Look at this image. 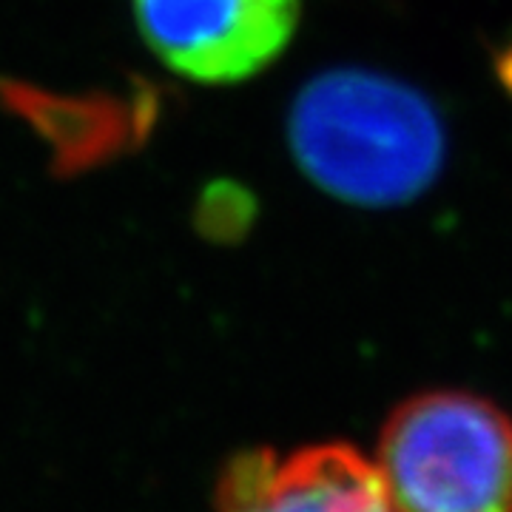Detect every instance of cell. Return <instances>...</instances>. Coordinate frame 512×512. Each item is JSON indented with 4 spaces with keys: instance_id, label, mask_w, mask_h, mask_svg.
Returning <instances> with one entry per match:
<instances>
[{
    "instance_id": "cell-5",
    "label": "cell",
    "mask_w": 512,
    "mask_h": 512,
    "mask_svg": "<svg viewBox=\"0 0 512 512\" xmlns=\"http://www.w3.org/2000/svg\"><path fill=\"white\" fill-rule=\"evenodd\" d=\"M6 103L55 148L60 168H86L134 146L154 120V100L57 97L29 86H3Z\"/></svg>"
},
{
    "instance_id": "cell-4",
    "label": "cell",
    "mask_w": 512,
    "mask_h": 512,
    "mask_svg": "<svg viewBox=\"0 0 512 512\" xmlns=\"http://www.w3.org/2000/svg\"><path fill=\"white\" fill-rule=\"evenodd\" d=\"M217 512H396L376 464L350 444H311L293 453L239 450L225 461Z\"/></svg>"
},
{
    "instance_id": "cell-2",
    "label": "cell",
    "mask_w": 512,
    "mask_h": 512,
    "mask_svg": "<svg viewBox=\"0 0 512 512\" xmlns=\"http://www.w3.org/2000/svg\"><path fill=\"white\" fill-rule=\"evenodd\" d=\"M373 464L396 512H512V419L470 393L399 404Z\"/></svg>"
},
{
    "instance_id": "cell-3",
    "label": "cell",
    "mask_w": 512,
    "mask_h": 512,
    "mask_svg": "<svg viewBox=\"0 0 512 512\" xmlns=\"http://www.w3.org/2000/svg\"><path fill=\"white\" fill-rule=\"evenodd\" d=\"M302 0H134L137 26L171 72L237 83L291 40Z\"/></svg>"
},
{
    "instance_id": "cell-1",
    "label": "cell",
    "mask_w": 512,
    "mask_h": 512,
    "mask_svg": "<svg viewBox=\"0 0 512 512\" xmlns=\"http://www.w3.org/2000/svg\"><path fill=\"white\" fill-rule=\"evenodd\" d=\"M288 134L313 183L367 208L413 200L444 160V128L430 100L365 69L311 80L293 100Z\"/></svg>"
}]
</instances>
